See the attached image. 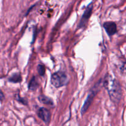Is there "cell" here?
I'll list each match as a JSON object with an SVG mask.
<instances>
[{
  "instance_id": "6da1fadb",
  "label": "cell",
  "mask_w": 126,
  "mask_h": 126,
  "mask_svg": "<svg viewBox=\"0 0 126 126\" xmlns=\"http://www.w3.org/2000/svg\"><path fill=\"white\" fill-rule=\"evenodd\" d=\"M103 86L108 91L111 100L114 103L119 102L123 92L119 82L111 75H107L103 81Z\"/></svg>"
},
{
  "instance_id": "7a4b0ae2",
  "label": "cell",
  "mask_w": 126,
  "mask_h": 126,
  "mask_svg": "<svg viewBox=\"0 0 126 126\" xmlns=\"http://www.w3.org/2000/svg\"><path fill=\"white\" fill-rule=\"evenodd\" d=\"M51 83L54 87L59 88L65 86L68 82V78L66 74L62 71H58L51 76Z\"/></svg>"
},
{
  "instance_id": "3957f363",
  "label": "cell",
  "mask_w": 126,
  "mask_h": 126,
  "mask_svg": "<svg viewBox=\"0 0 126 126\" xmlns=\"http://www.w3.org/2000/svg\"><path fill=\"white\" fill-rule=\"evenodd\" d=\"M99 84H100V82H98L94 87L92 88V91L90 92L89 94L87 96V98L85 100L83 106L82 107V109H81V114H84L87 110H88V108H89L90 105L92 103V101H93L94 98L95 96L97 94V92L98 91V89H99Z\"/></svg>"
},
{
  "instance_id": "277c9868",
  "label": "cell",
  "mask_w": 126,
  "mask_h": 126,
  "mask_svg": "<svg viewBox=\"0 0 126 126\" xmlns=\"http://www.w3.org/2000/svg\"><path fill=\"white\" fill-rule=\"evenodd\" d=\"M92 10H93V4L91 3L86 8V11L84 12L83 15H82V17H81V19L80 20L79 23L78 27L79 28H83L86 25V24L88 22L89 19L90 17L92 15Z\"/></svg>"
},
{
  "instance_id": "5b68a950",
  "label": "cell",
  "mask_w": 126,
  "mask_h": 126,
  "mask_svg": "<svg viewBox=\"0 0 126 126\" xmlns=\"http://www.w3.org/2000/svg\"><path fill=\"white\" fill-rule=\"evenodd\" d=\"M38 117L46 123H49L50 119V113L47 108H41L38 111Z\"/></svg>"
},
{
  "instance_id": "8992f818",
  "label": "cell",
  "mask_w": 126,
  "mask_h": 126,
  "mask_svg": "<svg viewBox=\"0 0 126 126\" xmlns=\"http://www.w3.org/2000/svg\"><path fill=\"white\" fill-rule=\"evenodd\" d=\"M103 27L109 36L114 35L117 32L116 24L113 22H105L103 24Z\"/></svg>"
},
{
  "instance_id": "52a82bcc",
  "label": "cell",
  "mask_w": 126,
  "mask_h": 126,
  "mask_svg": "<svg viewBox=\"0 0 126 126\" xmlns=\"http://www.w3.org/2000/svg\"><path fill=\"white\" fill-rule=\"evenodd\" d=\"M38 100H39L41 103H44L45 105H53V103H54L51 98L45 95L39 96Z\"/></svg>"
},
{
  "instance_id": "ba28073f",
  "label": "cell",
  "mask_w": 126,
  "mask_h": 126,
  "mask_svg": "<svg viewBox=\"0 0 126 126\" xmlns=\"http://www.w3.org/2000/svg\"><path fill=\"white\" fill-rule=\"evenodd\" d=\"M9 81L13 83H18L22 81V76L20 73H14L10 76L9 78Z\"/></svg>"
},
{
  "instance_id": "9c48e42d",
  "label": "cell",
  "mask_w": 126,
  "mask_h": 126,
  "mask_svg": "<svg viewBox=\"0 0 126 126\" xmlns=\"http://www.w3.org/2000/svg\"><path fill=\"white\" fill-rule=\"evenodd\" d=\"M38 87V82L37 81L36 77H33L30 81L29 84H28V89L30 91H34Z\"/></svg>"
},
{
  "instance_id": "30bf717a",
  "label": "cell",
  "mask_w": 126,
  "mask_h": 126,
  "mask_svg": "<svg viewBox=\"0 0 126 126\" xmlns=\"http://www.w3.org/2000/svg\"><path fill=\"white\" fill-rule=\"evenodd\" d=\"M45 71H46V68H45V66H44L43 65H38V73L40 76H43V75L45 74Z\"/></svg>"
},
{
  "instance_id": "8fae6325",
  "label": "cell",
  "mask_w": 126,
  "mask_h": 126,
  "mask_svg": "<svg viewBox=\"0 0 126 126\" xmlns=\"http://www.w3.org/2000/svg\"><path fill=\"white\" fill-rule=\"evenodd\" d=\"M16 99H17V101H18L19 102H20V103H22V104L23 105H27V100H25L24 99V98H22V97H20L19 95H17V97H16Z\"/></svg>"
},
{
  "instance_id": "7c38bea8",
  "label": "cell",
  "mask_w": 126,
  "mask_h": 126,
  "mask_svg": "<svg viewBox=\"0 0 126 126\" xmlns=\"http://www.w3.org/2000/svg\"><path fill=\"white\" fill-rule=\"evenodd\" d=\"M4 99V95L2 91L0 89V101H2Z\"/></svg>"
},
{
  "instance_id": "4fadbf2b",
  "label": "cell",
  "mask_w": 126,
  "mask_h": 126,
  "mask_svg": "<svg viewBox=\"0 0 126 126\" xmlns=\"http://www.w3.org/2000/svg\"><path fill=\"white\" fill-rule=\"evenodd\" d=\"M121 70H122V71H123V73H124L126 74V63L124 64V65L122 66Z\"/></svg>"
}]
</instances>
